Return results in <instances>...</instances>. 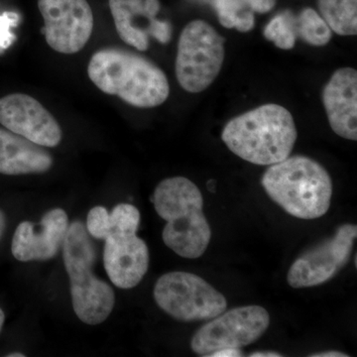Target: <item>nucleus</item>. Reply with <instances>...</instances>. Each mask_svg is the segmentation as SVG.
<instances>
[{
    "mask_svg": "<svg viewBox=\"0 0 357 357\" xmlns=\"http://www.w3.org/2000/svg\"><path fill=\"white\" fill-rule=\"evenodd\" d=\"M18 15L13 13H6L0 16V50L6 49L13 42V35L9 33V27L15 24Z\"/></svg>",
    "mask_w": 357,
    "mask_h": 357,
    "instance_id": "obj_22",
    "label": "nucleus"
},
{
    "mask_svg": "<svg viewBox=\"0 0 357 357\" xmlns=\"http://www.w3.org/2000/svg\"><path fill=\"white\" fill-rule=\"evenodd\" d=\"M250 357H281V354L276 351H256L249 354Z\"/></svg>",
    "mask_w": 357,
    "mask_h": 357,
    "instance_id": "obj_26",
    "label": "nucleus"
},
{
    "mask_svg": "<svg viewBox=\"0 0 357 357\" xmlns=\"http://www.w3.org/2000/svg\"><path fill=\"white\" fill-rule=\"evenodd\" d=\"M88 75L102 93L138 109L159 107L170 95L165 73L149 59L126 49L109 47L96 52Z\"/></svg>",
    "mask_w": 357,
    "mask_h": 357,
    "instance_id": "obj_1",
    "label": "nucleus"
},
{
    "mask_svg": "<svg viewBox=\"0 0 357 357\" xmlns=\"http://www.w3.org/2000/svg\"><path fill=\"white\" fill-rule=\"evenodd\" d=\"M160 309L180 321H210L227 311V298L198 275L170 272L155 284Z\"/></svg>",
    "mask_w": 357,
    "mask_h": 357,
    "instance_id": "obj_7",
    "label": "nucleus"
},
{
    "mask_svg": "<svg viewBox=\"0 0 357 357\" xmlns=\"http://www.w3.org/2000/svg\"><path fill=\"white\" fill-rule=\"evenodd\" d=\"M103 264L110 281L121 289L136 287L149 267V249L136 234H112L105 239Z\"/></svg>",
    "mask_w": 357,
    "mask_h": 357,
    "instance_id": "obj_14",
    "label": "nucleus"
},
{
    "mask_svg": "<svg viewBox=\"0 0 357 357\" xmlns=\"http://www.w3.org/2000/svg\"><path fill=\"white\" fill-rule=\"evenodd\" d=\"M6 217L4 215L3 211L0 210V239H1L2 236H3L4 230H6Z\"/></svg>",
    "mask_w": 357,
    "mask_h": 357,
    "instance_id": "obj_27",
    "label": "nucleus"
},
{
    "mask_svg": "<svg viewBox=\"0 0 357 357\" xmlns=\"http://www.w3.org/2000/svg\"><path fill=\"white\" fill-rule=\"evenodd\" d=\"M8 357H24V354H20V352H15V354H10L7 356Z\"/></svg>",
    "mask_w": 357,
    "mask_h": 357,
    "instance_id": "obj_29",
    "label": "nucleus"
},
{
    "mask_svg": "<svg viewBox=\"0 0 357 357\" xmlns=\"http://www.w3.org/2000/svg\"><path fill=\"white\" fill-rule=\"evenodd\" d=\"M86 229L89 236L105 241L112 234L109 213L105 206H98L89 211Z\"/></svg>",
    "mask_w": 357,
    "mask_h": 357,
    "instance_id": "obj_21",
    "label": "nucleus"
},
{
    "mask_svg": "<svg viewBox=\"0 0 357 357\" xmlns=\"http://www.w3.org/2000/svg\"><path fill=\"white\" fill-rule=\"evenodd\" d=\"M319 15L340 36L357 34V0H318Z\"/></svg>",
    "mask_w": 357,
    "mask_h": 357,
    "instance_id": "obj_18",
    "label": "nucleus"
},
{
    "mask_svg": "<svg viewBox=\"0 0 357 357\" xmlns=\"http://www.w3.org/2000/svg\"><path fill=\"white\" fill-rule=\"evenodd\" d=\"M312 357H347V354H344V352L340 351H325V352H319V354H311Z\"/></svg>",
    "mask_w": 357,
    "mask_h": 357,
    "instance_id": "obj_25",
    "label": "nucleus"
},
{
    "mask_svg": "<svg viewBox=\"0 0 357 357\" xmlns=\"http://www.w3.org/2000/svg\"><path fill=\"white\" fill-rule=\"evenodd\" d=\"M69 218L62 208L47 211L39 225L22 222L14 232L11 251L22 262L42 261L55 257L64 243Z\"/></svg>",
    "mask_w": 357,
    "mask_h": 357,
    "instance_id": "obj_13",
    "label": "nucleus"
},
{
    "mask_svg": "<svg viewBox=\"0 0 357 357\" xmlns=\"http://www.w3.org/2000/svg\"><path fill=\"white\" fill-rule=\"evenodd\" d=\"M0 123L43 147H56L62 141V128L55 117L36 98L24 93L0 98Z\"/></svg>",
    "mask_w": 357,
    "mask_h": 357,
    "instance_id": "obj_12",
    "label": "nucleus"
},
{
    "mask_svg": "<svg viewBox=\"0 0 357 357\" xmlns=\"http://www.w3.org/2000/svg\"><path fill=\"white\" fill-rule=\"evenodd\" d=\"M215 6L218 20L225 27L236 28L241 32L250 31L255 27V15L248 10L246 0H215Z\"/></svg>",
    "mask_w": 357,
    "mask_h": 357,
    "instance_id": "obj_19",
    "label": "nucleus"
},
{
    "mask_svg": "<svg viewBox=\"0 0 357 357\" xmlns=\"http://www.w3.org/2000/svg\"><path fill=\"white\" fill-rule=\"evenodd\" d=\"M251 10L265 13L271 10L276 0H246Z\"/></svg>",
    "mask_w": 357,
    "mask_h": 357,
    "instance_id": "obj_23",
    "label": "nucleus"
},
{
    "mask_svg": "<svg viewBox=\"0 0 357 357\" xmlns=\"http://www.w3.org/2000/svg\"><path fill=\"white\" fill-rule=\"evenodd\" d=\"M324 107L333 132L357 140V72L342 68L333 73L321 93Z\"/></svg>",
    "mask_w": 357,
    "mask_h": 357,
    "instance_id": "obj_15",
    "label": "nucleus"
},
{
    "mask_svg": "<svg viewBox=\"0 0 357 357\" xmlns=\"http://www.w3.org/2000/svg\"><path fill=\"white\" fill-rule=\"evenodd\" d=\"M261 184L274 203L301 220L321 218L330 208L332 178L319 162L309 157L289 156L270 165Z\"/></svg>",
    "mask_w": 357,
    "mask_h": 357,
    "instance_id": "obj_4",
    "label": "nucleus"
},
{
    "mask_svg": "<svg viewBox=\"0 0 357 357\" xmlns=\"http://www.w3.org/2000/svg\"><path fill=\"white\" fill-rule=\"evenodd\" d=\"M263 35L277 48L291 50L297 40L311 46H326L332 40L333 31L316 10L307 7L298 15L289 10L277 14L265 26Z\"/></svg>",
    "mask_w": 357,
    "mask_h": 357,
    "instance_id": "obj_16",
    "label": "nucleus"
},
{
    "mask_svg": "<svg viewBox=\"0 0 357 357\" xmlns=\"http://www.w3.org/2000/svg\"><path fill=\"white\" fill-rule=\"evenodd\" d=\"M4 321H6V314H4L3 311L0 307V331H1L2 326H3Z\"/></svg>",
    "mask_w": 357,
    "mask_h": 357,
    "instance_id": "obj_28",
    "label": "nucleus"
},
{
    "mask_svg": "<svg viewBox=\"0 0 357 357\" xmlns=\"http://www.w3.org/2000/svg\"><path fill=\"white\" fill-rule=\"evenodd\" d=\"M63 259L77 318L86 325L102 324L114 310L115 295L109 284L93 273L96 245L83 222L69 225L63 243Z\"/></svg>",
    "mask_w": 357,
    "mask_h": 357,
    "instance_id": "obj_5",
    "label": "nucleus"
},
{
    "mask_svg": "<svg viewBox=\"0 0 357 357\" xmlns=\"http://www.w3.org/2000/svg\"><path fill=\"white\" fill-rule=\"evenodd\" d=\"M356 237V225L347 223L338 227L332 238L296 259L289 269V285L295 289L310 288L332 280L349 261Z\"/></svg>",
    "mask_w": 357,
    "mask_h": 357,
    "instance_id": "obj_9",
    "label": "nucleus"
},
{
    "mask_svg": "<svg viewBox=\"0 0 357 357\" xmlns=\"http://www.w3.org/2000/svg\"><path fill=\"white\" fill-rule=\"evenodd\" d=\"M243 356L241 349H222L213 352L208 357H239Z\"/></svg>",
    "mask_w": 357,
    "mask_h": 357,
    "instance_id": "obj_24",
    "label": "nucleus"
},
{
    "mask_svg": "<svg viewBox=\"0 0 357 357\" xmlns=\"http://www.w3.org/2000/svg\"><path fill=\"white\" fill-rule=\"evenodd\" d=\"M53 157L41 145L0 128V173L18 176L42 174L53 166Z\"/></svg>",
    "mask_w": 357,
    "mask_h": 357,
    "instance_id": "obj_17",
    "label": "nucleus"
},
{
    "mask_svg": "<svg viewBox=\"0 0 357 357\" xmlns=\"http://www.w3.org/2000/svg\"><path fill=\"white\" fill-rule=\"evenodd\" d=\"M47 44L59 53L72 55L88 43L93 14L86 0H38Z\"/></svg>",
    "mask_w": 357,
    "mask_h": 357,
    "instance_id": "obj_10",
    "label": "nucleus"
},
{
    "mask_svg": "<svg viewBox=\"0 0 357 357\" xmlns=\"http://www.w3.org/2000/svg\"><path fill=\"white\" fill-rule=\"evenodd\" d=\"M270 325V316L263 307H234L210 319L192 338V351L208 356L222 349H241L255 344Z\"/></svg>",
    "mask_w": 357,
    "mask_h": 357,
    "instance_id": "obj_8",
    "label": "nucleus"
},
{
    "mask_svg": "<svg viewBox=\"0 0 357 357\" xmlns=\"http://www.w3.org/2000/svg\"><path fill=\"white\" fill-rule=\"evenodd\" d=\"M109 8L119 38L136 50H148L150 38L161 44L172 38L170 23L157 18L159 0H109Z\"/></svg>",
    "mask_w": 357,
    "mask_h": 357,
    "instance_id": "obj_11",
    "label": "nucleus"
},
{
    "mask_svg": "<svg viewBox=\"0 0 357 357\" xmlns=\"http://www.w3.org/2000/svg\"><path fill=\"white\" fill-rule=\"evenodd\" d=\"M152 203L167 222L162 232L166 246L181 257H201L211 243V229L198 185L185 177L165 178L155 189Z\"/></svg>",
    "mask_w": 357,
    "mask_h": 357,
    "instance_id": "obj_3",
    "label": "nucleus"
},
{
    "mask_svg": "<svg viewBox=\"0 0 357 357\" xmlns=\"http://www.w3.org/2000/svg\"><path fill=\"white\" fill-rule=\"evenodd\" d=\"M297 137L292 114L275 103L260 105L230 119L222 133L223 142L232 153L260 166L288 158Z\"/></svg>",
    "mask_w": 357,
    "mask_h": 357,
    "instance_id": "obj_2",
    "label": "nucleus"
},
{
    "mask_svg": "<svg viewBox=\"0 0 357 357\" xmlns=\"http://www.w3.org/2000/svg\"><path fill=\"white\" fill-rule=\"evenodd\" d=\"M112 234H136L140 225V213L130 204H119L109 213Z\"/></svg>",
    "mask_w": 357,
    "mask_h": 357,
    "instance_id": "obj_20",
    "label": "nucleus"
},
{
    "mask_svg": "<svg viewBox=\"0 0 357 357\" xmlns=\"http://www.w3.org/2000/svg\"><path fill=\"white\" fill-rule=\"evenodd\" d=\"M225 58V39L204 20L188 23L181 32L176 77L188 93H199L215 82Z\"/></svg>",
    "mask_w": 357,
    "mask_h": 357,
    "instance_id": "obj_6",
    "label": "nucleus"
}]
</instances>
